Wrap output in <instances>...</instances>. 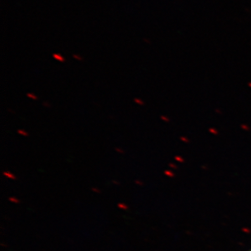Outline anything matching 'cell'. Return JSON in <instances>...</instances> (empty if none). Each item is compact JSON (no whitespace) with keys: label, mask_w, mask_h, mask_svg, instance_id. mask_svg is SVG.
<instances>
[{"label":"cell","mask_w":251,"mask_h":251,"mask_svg":"<svg viewBox=\"0 0 251 251\" xmlns=\"http://www.w3.org/2000/svg\"><path fill=\"white\" fill-rule=\"evenodd\" d=\"M251 251V250H250V251Z\"/></svg>","instance_id":"obj_1"}]
</instances>
